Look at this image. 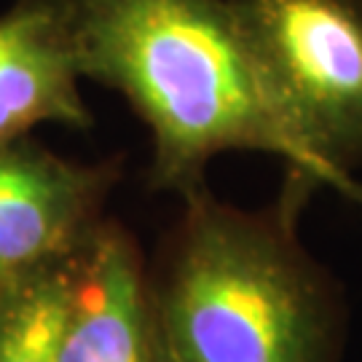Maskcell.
<instances>
[{"mask_svg":"<svg viewBox=\"0 0 362 362\" xmlns=\"http://www.w3.org/2000/svg\"><path fill=\"white\" fill-rule=\"evenodd\" d=\"M83 81L118 91L151 140V185L185 196L226 151L282 156L300 180L333 182L276 116L228 0H65Z\"/></svg>","mask_w":362,"mask_h":362,"instance_id":"1","label":"cell"},{"mask_svg":"<svg viewBox=\"0 0 362 362\" xmlns=\"http://www.w3.org/2000/svg\"><path fill=\"white\" fill-rule=\"evenodd\" d=\"M167 362H333L336 290L290 218L185 196L167 269L151 285Z\"/></svg>","mask_w":362,"mask_h":362,"instance_id":"2","label":"cell"},{"mask_svg":"<svg viewBox=\"0 0 362 362\" xmlns=\"http://www.w3.org/2000/svg\"><path fill=\"white\" fill-rule=\"evenodd\" d=\"M269 103L362 209V0H228Z\"/></svg>","mask_w":362,"mask_h":362,"instance_id":"3","label":"cell"},{"mask_svg":"<svg viewBox=\"0 0 362 362\" xmlns=\"http://www.w3.org/2000/svg\"><path fill=\"white\" fill-rule=\"evenodd\" d=\"M116 172L27 137L0 145V279L70 260L103 223Z\"/></svg>","mask_w":362,"mask_h":362,"instance_id":"4","label":"cell"},{"mask_svg":"<svg viewBox=\"0 0 362 362\" xmlns=\"http://www.w3.org/2000/svg\"><path fill=\"white\" fill-rule=\"evenodd\" d=\"M54 362H167L137 245L103 220L73 255V287Z\"/></svg>","mask_w":362,"mask_h":362,"instance_id":"5","label":"cell"},{"mask_svg":"<svg viewBox=\"0 0 362 362\" xmlns=\"http://www.w3.org/2000/svg\"><path fill=\"white\" fill-rule=\"evenodd\" d=\"M81 81L65 0H16L0 13V145L40 124L89 127Z\"/></svg>","mask_w":362,"mask_h":362,"instance_id":"6","label":"cell"},{"mask_svg":"<svg viewBox=\"0 0 362 362\" xmlns=\"http://www.w3.org/2000/svg\"><path fill=\"white\" fill-rule=\"evenodd\" d=\"M73 287V258L0 285V362H54Z\"/></svg>","mask_w":362,"mask_h":362,"instance_id":"7","label":"cell"},{"mask_svg":"<svg viewBox=\"0 0 362 362\" xmlns=\"http://www.w3.org/2000/svg\"><path fill=\"white\" fill-rule=\"evenodd\" d=\"M3 282H6V279H0V285H3Z\"/></svg>","mask_w":362,"mask_h":362,"instance_id":"8","label":"cell"}]
</instances>
